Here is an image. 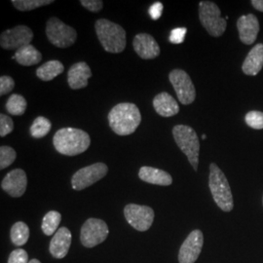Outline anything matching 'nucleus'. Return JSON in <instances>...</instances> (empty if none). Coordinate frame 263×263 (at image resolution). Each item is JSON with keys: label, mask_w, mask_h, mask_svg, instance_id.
I'll list each match as a JSON object with an SVG mask.
<instances>
[{"label": "nucleus", "mask_w": 263, "mask_h": 263, "mask_svg": "<svg viewBox=\"0 0 263 263\" xmlns=\"http://www.w3.org/2000/svg\"><path fill=\"white\" fill-rule=\"evenodd\" d=\"M141 122V111L136 104L131 103L117 104L108 113L109 126L119 136L131 135Z\"/></svg>", "instance_id": "f257e3e1"}, {"label": "nucleus", "mask_w": 263, "mask_h": 263, "mask_svg": "<svg viewBox=\"0 0 263 263\" xmlns=\"http://www.w3.org/2000/svg\"><path fill=\"white\" fill-rule=\"evenodd\" d=\"M91 139L88 133L76 128H63L53 138L56 151L66 156H76L87 151Z\"/></svg>", "instance_id": "f03ea898"}, {"label": "nucleus", "mask_w": 263, "mask_h": 263, "mask_svg": "<svg viewBox=\"0 0 263 263\" xmlns=\"http://www.w3.org/2000/svg\"><path fill=\"white\" fill-rule=\"evenodd\" d=\"M98 38L104 50L108 53H122L126 48L125 29L109 20H98L95 24Z\"/></svg>", "instance_id": "7ed1b4c3"}, {"label": "nucleus", "mask_w": 263, "mask_h": 263, "mask_svg": "<svg viewBox=\"0 0 263 263\" xmlns=\"http://www.w3.org/2000/svg\"><path fill=\"white\" fill-rule=\"evenodd\" d=\"M209 187L216 205L223 212H231L234 207L233 196L229 182L223 172L216 163L210 165Z\"/></svg>", "instance_id": "20e7f679"}, {"label": "nucleus", "mask_w": 263, "mask_h": 263, "mask_svg": "<svg viewBox=\"0 0 263 263\" xmlns=\"http://www.w3.org/2000/svg\"><path fill=\"white\" fill-rule=\"evenodd\" d=\"M173 136L179 149L186 155L193 169L197 171L200 152V141L197 133L186 125H177L173 129Z\"/></svg>", "instance_id": "39448f33"}, {"label": "nucleus", "mask_w": 263, "mask_h": 263, "mask_svg": "<svg viewBox=\"0 0 263 263\" xmlns=\"http://www.w3.org/2000/svg\"><path fill=\"white\" fill-rule=\"evenodd\" d=\"M199 19L210 35L219 37L224 33L227 22L221 18V12L216 3L201 1L199 3Z\"/></svg>", "instance_id": "423d86ee"}, {"label": "nucleus", "mask_w": 263, "mask_h": 263, "mask_svg": "<svg viewBox=\"0 0 263 263\" xmlns=\"http://www.w3.org/2000/svg\"><path fill=\"white\" fill-rule=\"evenodd\" d=\"M46 35L49 41L58 48H67L76 43V29L58 18H51L46 24Z\"/></svg>", "instance_id": "0eeeda50"}, {"label": "nucleus", "mask_w": 263, "mask_h": 263, "mask_svg": "<svg viewBox=\"0 0 263 263\" xmlns=\"http://www.w3.org/2000/svg\"><path fill=\"white\" fill-rule=\"evenodd\" d=\"M170 82L173 85L180 104L188 105L196 99V89L190 76L182 69H174L170 72Z\"/></svg>", "instance_id": "6e6552de"}, {"label": "nucleus", "mask_w": 263, "mask_h": 263, "mask_svg": "<svg viewBox=\"0 0 263 263\" xmlns=\"http://www.w3.org/2000/svg\"><path fill=\"white\" fill-rule=\"evenodd\" d=\"M109 233L108 226L100 218H89L81 228L80 240L86 248H94L105 241Z\"/></svg>", "instance_id": "1a4fd4ad"}, {"label": "nucleus", "mask_w": 263, "mask_h": 263, "mask_svg": "<svg viewBox=\"0 0 263 263\" xmlns=\"http://www.w3.org/2000/svg\"><path fill=\"white\" fill-rule=\"evenodd\" d=\"M108 172V167L104 163H95L90 166L78 170L72 176L71 186L74 190H83L93 185L100 179H104Z\"/></svg>", "instance_id": "9d476101"}, {"label": "nucleus", "mask_w": 263, "mask_h": 263, "mask_svg": "<svg viewBox=\"0 0 263 263\" xmlns=\"http://www.w3.org/2000/svg\"><path fill=\"white\" fill-rule=\"evenodd\" d=\"M124 216L128 223L138 231H146L154 220V211L147 206L129 204L124 209Z\"/></svg>", "instance_id": "9b49d317"}, {"label": "nucleus", "mask_w": 263, "mask_h": 263, "mask_svg": "<svg viewBox=\"0 0 263 263\" xmlns=\"http://www.w3.org/2000/svg\"><path fill=\"white\" fill-rule=\"evenodd\" d=\"M33 38V32L27 26H17L4 30L0 35V45L5 50H19L29 45Z\"/></svg>", "instance_id": "f8f14e48"}, {"label": "nucleus", "mask_w": 263, "mask_h": 263, "mask_svg": "<svg viewBox=\"0 0 263 263\" xmlns=\"http://www.w3.org/2000/svg\"><path fill=\"white\" fill-rule=\"evenodd\" d=\"M204 244V235L200 230H193L179 249V263H195Z\"/></svg>", "instance_id": "ddd939ff"}, {"label": "nucleus", "mask_w": 263, "mask_h": 263, "mask_svg": "<svg viewBox=\"0 0 263 263\" xmlns=\"http://www.w3.org/2000/svg\"><path fill=\"white\" fill-rule=\"evenodd\" d=\"M28 186V178L24 170L15 169L9 172L1 182V188L10 196L21 197Z\"/></svg>", "instance_id": "4468645a"}, {"label": "nucleus", "mask_w": 263, "mask_h": 263, "mask_svg": "<svg viewBox=\"0 0 263 263\" xmlns=\"http://www.w3.org/2000/svg\"><path fill=\"white\" fill-rule=\"evenodd\" d=\"M239 37L246 45H252L259 32V22L254 14L241 16L237 21Z\"/></svg>", "instance_id": "2eb2a0df"}, {"label": "nucleus", "mask_w": 263, "mask_h": 263, "mask_svg": "<svg viewBox=\"0 0 263 263\" xmlns=\"http://www.w3.org/2000/svg\"><path fill=\"white\" fill-rule=\"evenodd\" d=\"M133 46L135 52L143 60L155 59L161 52L157 41L148 33L137 34L134 38Z\"/></svg>", "instance_id": "dca6fc26"}, {"label": "nucleus", "mask_w": 263, "mask_h": 263, "mask_svg": "<svg viewBox=\"0 0 263 263\" xmlns=\"http://www.w3.org/2000/svg\"><path fill=\"white\" fill-rule=\"evenodd\" d=\"M71 232L66 227H61L53 236L50 243V254L53 257L61 259L66 257L71 245Z\"/></svg>", "instance_id": "f3484780"}, {"label": "nucleus", "mask_w": 263, "mask_h": 263, "mask_svg": "<svg viewBox=\"0 0 263 263\" xmlns=\"http://www.w3.org/2000/svg\"><path fill=\"white\" fill-rule=\"evenodd\" d=\"M92 77L90 66L85 62L76 63L67 72V82L72 90H79L87 87L89 78Z\"/></svg>", "instance_id": "a211bd4d"}, {"label": "nucleus", "mask_w": 263, "mask_h": 263, "mask_svg": "<svg viewBox=\"0 0 263 263\" xmlns=\"http://www.w3.org/2000/svg\"><path fill=\"white\" fill-rule=\"evenodd\" d=\"M153 107L155 111L163 117H172L179 112V105L175 98L167 92H162L155 96L153 100Z\"/></svg>", "instance_id": "6ab92c4d"}, {"label": "nucleus", "mask_w": 263, "mask_h": 263, "mask_svg": "<svg viewBox=\"0 0 263 263\" xmlns=\"http://www.w3.org/2000/svg\"><path fill=\"white\" fill-rule=\"evenodd\" d=\"M139 178L144 182L161 185V186H169L173 183V178L169 173L163 170L156 169L152 167H141L139 172Z\"/></svg>", "instance_id": "aec40b11"}, {"label": "nucleus", "mask_w": 263, "mask_h": 263, "mask_svg": "<svg viewBox=\"0 0 263 263\" xmlns=\"http://www.w3.org/2000/svg\"><path fill=\"white\" fill-rule=\"evenodd\" d=\"M263 67V44H256L245 59L242 69L247 76H255Z\"/></svg>", "instance_id": "412c9836"}, {"label": "nucleus", "mask_w": 263, "mask_h": 263, "mask_svg": "<svg viewBox=\"0 0 263 263\" xmlns=\"http://www.w3.org/2000/svg\"><path fill=\"white\" fill-rule=\"evenodd\" d=\"M15 60L22 66H34L41 62L42 55L36 48L29 44L16 51Z\"/></svg>", "instance_id": "4be33fe9"}, {"label": "nucleus", "mask_w": 263, "mask_h": 263, "mask_svg": "<svg viewBox=\"0 0 263 263\" xmlns=\"http://www.w3.org/2000/svg\"><path fill=\"white\" fill-rule=\"evenodd\" d=\"M65 70V66L57 60L49 61L36 69V76L42 81H51L57 76L62 74Z\"/></svg>", "instance_id": "5701e85b"}, {"label": "nucleus", "mask_w": 263, "mask_h": 263, "mask_svg": "<svg viewBox=\"0 0 263 263\" xmlns=\"http://www.w3.org/2000/svg\"><path fill=\"white\" fill-rule=\"evenodd\" d=\"M10 236H11L12 243L15 246H18V247L24 246L27 244L29 238V228L25 222L18 221L12 226Z\"/></svg>", "instance_id": "b1692460"}, {"label": "nucleus", "mask_w": 263, "mask_h": 263, "mask_svg": "<svg viewBox=\"0 0 263 263\" xmlns=\"http://www.w3.org/2000/svg\"><path fill=\"white\" fill-rule=\"evenodd\" d=\"M62 220V215L56 211H50L43 217L41 228L45 235L51 236L58 231Z\"/></svg>", "instance_id": "393cba45"}, {"label": "nucleus", "mask_w": 263, "mask_h": 263, "mask_svg": "<svg viewBox=\"0 0 263 263\" xmlns=\"http://www.w3.org/2000/svg\"><path fill=\"white\" fill-rule=\"evenodd\" d=\"M51 121L44 116H38L29 128V133L34 139H42L51 131Z\"/></svg>", "instance_id": "a878e982"}, {"label": "nucleus", "mask_w": 263, "mask_h": 263, "mask_svg": "<svg viewBox=\"0 0 263 263\" xmlns=\"http://www.w3.org/2000/svg\"><path fill=\"white\" fill-rule=\"evenodd\" d=\"M27 101L26 99L19 94H12L6 103V110L11 115L20 116L23 115L27 110Z\"/></svg>", "instance_id": "bb28decb"}, {"label": "nucleus", "mask_w": 263, "mask_h": 263, "mask_svg": "<svg viewBox=\"0 0 263 263\" xmlns=\"http://www.w3.org/2000/svg\"><path fill=\"white\" fill-rule=\"evenodd\" d=\"M53 3L52 0H13L12 4L16 9L22 12L36 9L42 6H47Z\"/></svg>", "instance_id": "cd10ccee"}, {"label": "nucleus", "mask_w": 263, "mask_h": 263, "mask_svg": "<svg viewBox=\"0 0 263 263\" xmlns=\"http://www.w3.org/2000/svg\"><path fill=\"white\" fill-rule=\"evenodd\" d=\"M17 153L14 148L7 145L0 147V169L4 170L11 166L16 160Z\"/></svg>", "instance_id": "c85d7f7f"}, {"label": "nucleus", "mask_w": 263, "mask_h": 263, "mask_svg": "<svg viewBox=\"0 0 263 263\" xmlns=\"http://www.w3.org/2000/svg\"><path fill=\"white\" fill-rule=\"evenodd\" d=\"M245 120L248 126L254 130H262L263 129V112L261 111H250L246 114Z\"/></svg>", "instance_id": "c756f323"}, {"label": "nucleus", "mask_w": 263, "mask_h": 263, "mask_svg": "<svg viewBox=\"0 0 263 263\" xmlns=\"http://www.w3.org/2000/svg\"><path fill=\"white\" fill-rule=\"evenodd\" d=\"M14 130V123L12 118L6 114H0V137L4 138Z\"/></svg>", "instance_id": "7c9ffc66"}, {"label": "nucleus", "mask_w": 263, "mask_h": 263, "mask_svg": "<svg viewBox=\"0 0 263 263\" xmlns=\"http://www.w3.org/2000/svg\"><path fill=\"white\" fill-rule=\"evenodd\" d=\"M28 254L23 249L14 250L9 255L8 263H28Z\"/></svg>", "instance_id": "2f4dec72"}, {"label": "nucleus", "mask_w": 263, "mask_h": 263, "mask_svg": "<svg viewBox=\"0 0 263 263\" xmlns=\"http://www.w3.org/2000/svg\"><path fill=\"white\" fill-rule=\"evenodd\" d=\"M187 29L185 28H174L170 33V42L173 44H180L184 41Z\"/></svg>", "instance_id": "473e14b6"}, {"label": "nucleus", "mask_w": 263, "mask_h": 263, "mask_svg": "<svg viewBox=\"0 0 263 263\" xmlns=\"http://www.w3.org/2000/svg\"><path fill=\"white\" fill-rule=\"evenodd\" d=\"M15 86V81L12 77L8 76H2L0 77V95L8 94Z\"/></svg>", "instance_id": "72a5a7b5"}, {"label": "nucleus", "mask_w": 263, "mask_h": 263, "mask_svg": "<svg viewBox=\"0 0 263 263\" xmlns=\"http://www.w3.org/2000/svg\"><path fill=\"white\" fill-rule=\"evenodd\" d=\"M81 5L91 12H100L104 7V2L102 0H81Z\"/></svg>", "instance_id": "f704fd0d"}, {"label": "nucleus", "mask_w": 263, "mask_h": 263, "mask_svg": "<svg viewBox=\"0 0 263 263\" xmlns=\"http://www.w3.org/2000/svg\"><path fill=\"white\" fill-rule=\"evenodd\" d=\"M162 12H163V4L161 2H155L149 7V15L154 21L159 19L162 16Z\"/></svg>", "instance_id": "c9c22d12"}, {"label": "nucleus", "mask_w": 263, "mask_h": 263, "mask_svg": "<svg viewBox=\"0 0 263 263\" xmlns=\"http://www.w3.org/2000/svg\"><path fill=\"white\" fill-rule=\"evenodd\" d=\"M252 4H253L254 9L263 12V0H253Z\"/></svg>", "instance_id": "e433bc0d"}, {"label": "nucleus", "mask_w": 263, "mask_h": 263, "mask_svg": "<svg viewBox=\"0 0 263 263\" xmlns=\"http://www.w3.org/2000/svg\"><path fill=\"white\" fill-rule=\"evenodd\" d=\"M28 263H41L38 259H31Z\"/></svg>", "instance_id": "4c0bfd02"}, {"label": "nucleus", "mask_w": 263, "mask_h": 263, "mask_svg": "<svg viewBox=\"0 0 263 263\" xmlns=\"http://www.w3.org/2000/svg\"><path fill=\"white\" fill-rule=\"evenodd\" d=\"M202 140H206V135H203V136H202Z\"/></svg>", "instance_id": "58836bf2"}]
</instances>
